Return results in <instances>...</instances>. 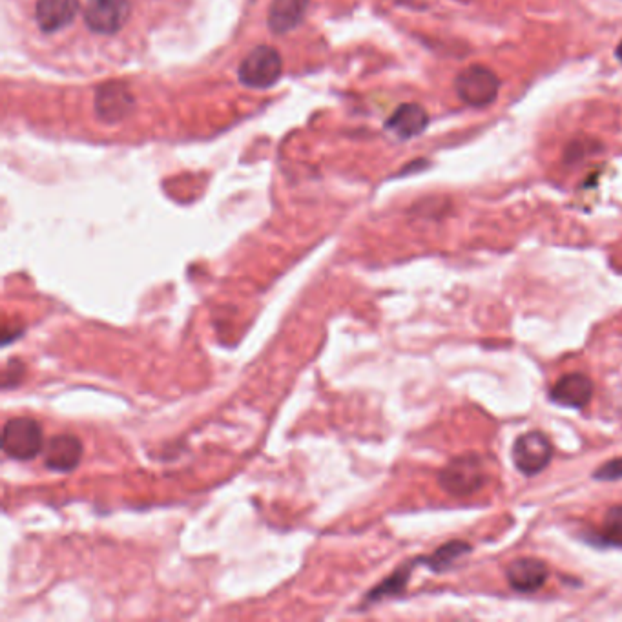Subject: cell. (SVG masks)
<instances>
[{
	"instance_id": "obj_1",
	"label": "cell",
	"mask_w": 622,
	"mask_h": 622,
	"mask_svg": "<svg viewBox=\"0 0 622 622\" xmlns=\"http://www.w3.org/2000/svg\"><path fill=\"white\" fill-rule=\"evenodd\" d=\"M488 480L484 460L477 453L455 457L438 473L440 488L453 497H471L484 488Z\"/></svg>"
},
{
	"instance_id": "obj_2",
	"label": "cell",
	"mask_w": 622,
	"mask_h": 622,
	"mask_svg": "<svg viewBox=\"0 0 622 622\" xmlns=\"http://www.w3.org/2000/svg\"><path fill=\"white\" fill-rule=\"evenodd\" d=\"M2 451L17 462H30L44 451V433L35 418H10L2 429Z\"/></svg>"
},
{
	"instance_id": "obj_3",
	"label": "cell",
	"mask_w": 622,
	"mask_h": 622,
	"mask_svg": "<svg viewBox=\"0 0 622 622\" xmlns=\"http://www.w3.org/2000/svg\"><path fill=\"white\" fill-rule=\"evenodd\" d=\"M283 73V61L276 48L261 44L239 64V81L254 88V90H267L270 86L280 81Z\"/></svg>"
},
{
	"instance_id": "obj_4",
	"label": "cell",
	"mask_w": 622,
	"mask_h": 622,
	"mask_svg": "<svg viewBox=\"0 0 622 622\" xmlns=\"http://www.w3.org/2000/svg\"><path fill=\"white\" fill-rule=\"evenodd\" d=\"M458 97L475 108H486L497 101L500 92V79L497 73L486 66L473 64L458 73L455 79Z\"/></svg>"
},
{
	"instance_id": "obj_5",
	"label": "cell",
	"mask_w": 622,
	"mask_h": 622,
	"mask_svg": "<svg viewBox=\"0 0 622 622\" xmlns=\"http://www.w3.org/2000/svg\"><path fill=\"white\" fill-rule=\"evenodd\" d=\"M511 457L522 475L535 477L550 466L553 444L542 431H528L515 440Z\"/></svg>"
},
{
	"instance_id": "obj_6",
	"label": "cell",
	"mask_w": 622,
	"mask_h": 622,
	"mask_svg": "<svg viewBox=\"0 0 622 622\" xmlns=\"http://www.w3.org/2000/svg\"><path fill=\"white\" fill-rule=\"evenodd\" d=\"M130 13L128 0H90L84 10V22L90 32L114 35L125 28Z\"/></svg>"
},
{
	"instance_id": "obj_7",
	"label": "cell",
	"mask_w": 622,
	"mask_h": 622,
	"mask_svg": "<svg viewBox=\"0 0 622 622\" xmlns=\"http://www.w3.org/2000/svg\"><path fill=\"white\" fill-rule=\"evenodd\" d=\"M44 466L55 473H70L83 458V442L75 435H55L44 444Z\"/></svg>"
},
{
	"instance_id": "obj_8",
	"label": "cell",
	"mask_w": 622,
	"mask_h": 622,
	"mask_svg": "<svg viewBox=\"0 0 622 622\" xmlns=\"http://www.w3.org/2000/svg\"><path fill=\"white\" fill-rule=\"evenodd\" d=\"M550 577L546 562L533 557H520L511 560L506 568V579L509 586L519 593L539 591Z\"/></svg>"
},
{
	"instance_id": "obj_9",
	"label": "cell",
	"mask_w": 622,
	"mask_h": 622,
	"mask_svg": "<svg viewBox=\"0 0 622 622\" xmlns=\"http://www.w3.org/2000/svg\"><path fill=\"white\" fill-rule=\"evenodd\" d=\"M132 108H134V95L130 94L125 84H104L95 97L97 115L108 123H117L125 119L126 115L132 112Z\"/></svg>"
},
{
	"instance_id": "obj_10",
	"label": "cell",
	"mask_w": 622,
	"mask_h": 622,
	"mask_svg": "<svg viewBox=\"0 0 622 622\" xmlns=\"http://www.w3.org/2000/svg\"><path fill=\"white\" fill-rule=\"evenodd\" d=\"M593 396V382L586 374L570 373L557 380L551 389L550 398L555 404L571 409H582L590 404Z\"/></svg>"
},
{
	"instance_id": "obj_11",
	"label": "cell",
	"mask_w": 622,
	"mask_h": 622,
	"mask_svg": "<svg viewBox=\"0 0 622 622\" xmlns=\"http://www.w3.org/2000/svg\"><path fill=\"white\" fill-rule=\"evenodd\" d=\"M79 8V0H37L35 19L42 32L55 33L72 24Z\"/></svg>"
},
{
	"instance_id": "obj_12",
	"label": "cell",
	"mask_w": 622,
	"mask_h": 622,
	"mask_svg": "<svg viewBox=\"0 0 622 622\" xmlns=\"http://www.w3.org/2000/svg\"><path fill=\"white\" fill-rule=\"evenodd\" d=\"M387 130H391L400 139H413L422 134L429 126L426 108L415 103H405L394 110L387 119Z\"/></svg>"
},
{
	"instance_id": "obj_13",
	"label": "cell",
	"mask_w": 622,
	"mask_h": 622,
	"mask_svg": "<svg viewBox=\"0 0 622 622\" xmlns=\"http://www.w3.org/2000/svg\"><path fill=\"white\" fill-rule=\"evenodd\" d=\"M311 0H272L269 8V28L276 35H285L300 26Z\"/></svg>"
},
{
	"instance_id": "obj_14",
	"label": "cell",
	"mask_w": 622,
	"mask_h": 622,
	"mask_svg": "<svg viewBox=\"0 0 622 622\" xmlns=\"http://www.w3.org/2000/svg\"><path fill=\"white\" fill-rule=\"evenodd\" d=\"M415 564L416 560L405 562L404 566L394 570L378 586H374L373 590L367 591L362 606H373L376 602H382L385 599H393V597L402 595L405 588H407V582H409V577H411V571L415 568Z\"/></svg>"
},
{
	"instance_id": "obj_15",
	"label": "cell",
	"mask_w": 622,
	"mask_h": 622,
	"mask_svg": "<svg viewBox=\"0 0 622 622\" xmlns=\"http://www.w3.org/2000/svg\"><path fill=\"white\" fill-rule=\"evenodd\" d=\"M471 550H473L471 544H467L464 540H451V542H447L444 546H440L433 555L422 557V559L418 560L424 562L426 566H429V568L436 571V573H440V571L453 568V564L467 557V555L471 553Z\"/></svg>"
},
{
	"instance_id": "obj_16",
	"label": "cell",
	"mask_w": 622,
	"mask_h": 622,
	"mask_svg": "<svg viewBox=\"0 0 622 622\" xmlns=\"http://www.w3.org/2000/svg\"><path fill=\"white\" fill-rule=\"evenodd\" d=\"M602 539L622 548V504L612 506L602 520Z\"/></svg>"
},
{
	"instance_id": "obj_17",
	"label": "cell",
	"mask_w": 622,
	"mask_h": 622,
	"mask_svg": "<svg viewBox=\"0 0 622 622\" xmlns=\"http://www.w3.org/2000/svg\"><path fill=\"white\" fill-rule=\"evenodd\" d=\"M26 374V365L19 358H11L10 362L2 369V389L10 391L13 387H19Z\"/></svg>"
},
{
	"instance_id": "obj_18",
	"label": "cell",
	"mask_w": 622,
	"mask_h": 622,
	"mask_svg": "<svg viewBox=\"0 0 622 622\" xmlns=\"http://www.w3.org/2000/svg\"><path fill=\"white\" fill-rule=\"evenodd\" d=\"M595 480H606V482H613V480H622V457L613 458L610 462L602 464L595 473H593Z\"/></svg>"
},
{
	"instance_id": "obj_19",
	"label": "cell",
	"mask_w": 622,
	"mask_h": 622,
	"mask_svg": "<svg viewBox=\"0 0 622 622\" xmlns=\"http://www.w3.org/2000/svg\"><path fill=\"white\" fill-rule=\"evenodd\" d=\"M617 57L621 59V63H622V42L621 44H619V48H617Z\"/></svg>"
}]
</instances>
